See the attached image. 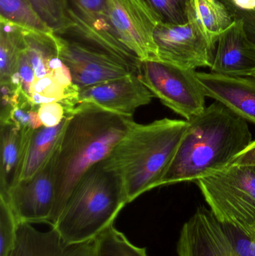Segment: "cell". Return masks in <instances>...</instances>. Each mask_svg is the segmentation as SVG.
<instances>
[{"instance_id":"7a4b0ae2","label":"cell","mask_w":255,"mask_h":256,"mask_svg":"<svg viewBox=\"0 0 255 256\" xmlns=\"http://www.w3.org/2000/svg\"><path fill=\"white\" fill-rule=\"evenodd\" d=\"M187 122L160 186L196 182L221 171L253 141L247 120L218 102Z\"/></svg>"},{"instance_id":"d6986e66","label":"cell","mask_w":255,"mask_h":256,"mask_svg":"<svg viewBox=\"0 0 255 256\" xmlns=\"http://www.w3.org/2000/svg\"><path fill=\"white\" fill-rule=\"evenodd\" d=\"M67 122L68 116L58 126L55 127L43 126L38 129L34 130L19 182L32 177L52 156L58 147Z\"/></svg>"},{"instance_id":"d4e9b609","label":"cell","mask_w":255,"mask_h":256,"mask_svg":"<svg viewBox=\"0 0 255 256\" xmlns=\"http://www.w3.org/2000/svg\"><path fill=\"white\" fill-rule=\"evenodd\" d=\"M18 226L7 198L0 196V256H8L14 248Z\"/></svg>"},{"instance_id":"6da1fadb","label":"cell","mask_w":255,"mask_h":256,"mask_svg":"<svg viewBox=\"0 0 255 256\" xmlns=\"http://www.w3.org/2000/svg\"><path fill=\"white\" fill-rule=\"evenodd\" d=\"M57 148L55 202L49 226L56 224L81 179L104 160L133 124V118L79 104L70 114Z\"/></svg>"},{"instance_id":"ac0fdd59","label":"cell","mask_w":255,"mask_h":256,"mask_svg":"<svg viewBox=\"0 0 255 256\" xmlns=\"http://www.w3.org/2000/svg\"><path fill=\"white\" fill-rule=\"evenodd\" d=\"M189 19L196 20L210 44L215 49L221 34L235 22L219 0H190Z\"/></svg>"},{"instance_id":"7402d4cb","label":"cell","mask_w":255,"mask_h":256,"mask_svg":"<svg viewBox=\"0 0 255 256\" xmlns=\"http://www.w3.org/2000/svg\"><path fill=\"white\" fill-rule=\"evenodd\" d=\"M95 256H148L145 248L132 244L113 225L96 238Z\"/></svg>"},{"instance_id":"2e32d148","label":"cell","mask_w":255,"mask_h":256,"mask_svg":"<svg viewBox=\"0 0 255 256\" xmlns=\"http://www.w3.org/2000/svg\"><path fill=\"white\" fill-rule=\"evenodd\" d=\"M8 256H95V239L67 244L54 228L40 231L32 224H19L16 243Z\"/></svg>"},{"instance_id":"44dd1931","label":"cell","mask_w":255,"mask_h":256,"mask_svg":"<svg viewBox=\"0 0 255 256\" xmlns=\"http://www.w3.org/2000/svg\"><path fill=\"white\" fill-rule=\"evenodd\" d=\"M0 19L27 31L46 34L55 33L27 0H0Z\"/></svg>"},{"instance_id":"8fae6325","label":"cell","mask_w":255,"mask_h":256,"mask_svg":"<svg viewBox=\"0 0 255 256\" xmlns=\"http://www.w3.org/2000/svg\"><path fill=\"white\" fill-rule=\"evenodd\" d=\"M159 61L196 70L212 66L216 49L210 44L196 20L184 25L160 22L154 32Z\"/></svg>"},{"instance_id":"ba28073f","label":"cell","mask_w":255,"mask_h":256,"mask_svg":"<svg viewBox=\"0 0 255 256\" xmlns=\"http://www.w3.org/2000/svg\"><path fill=\"white\" fill-rule=\"evenodd\" d=\"M53 38L58 58L68 68L73 84L80 90L138 74L139 69L92 44L56 33Z\"/></svg>"},{"instance_id":"f546056e","label":"cell","mask_w":255,"mask_h":256,"mask_svg":"<svg viewBox=\"0 0 255 256\" xmlns=\"http://www.w3.org/2000/svg\"><path fill=\"white\" fill-rule=\"evenodd\" d=\"M253 76H255V72L254 75H253Z\"/></svg>"},{"instance_id":"e0dca14e","label":"cell","mask_w":255,"mask_h":256,"mask_svg":"<svg viewBox=\"0 0 255 256\" xmlns=\"http://www.w3.org/2000/svg\"><path fill=\"white\" fill-rule=\"evenodd\" d=\"M0 124V195L7 196L20 180L34 129L16 127L10 121Z\"/></svg>"},{"instance_id":"3957f363","label":"cell","mask_w":255,"mask_h":256,"mask_svg":"<svg viewBox=\"0 0 255 256\" xmlns=\"http://www.w3.org/2000/svg\"><path fill=\"white\" fill-rule=\"evenodd\" d=\"M187 126V120L166 118L146 124L134 122L102 161L121 179L127 204L160 186Z\"/></svg>"},{"instance_id":"83f0119b","label":"cell","mask_w":255,"mask_h":256,"mask_svg":"<svg viewBox=\"0 0 255 256\" xmlns=\"http://www.w3.org/2000/svg\"><path fill=\"white\" fill-rule=\"evenodd\" d=\"M17 73L25 94L29 98L31 86L34 80V70L25 52V48L21 51L18 60Z\"/></svg>"},{"instance_id":"277c9868","label":"cell","mask_w":255,"mask_h":256,"mask_svg":"<svg viewBox=\"0 0 255 256\" xmlns=\"http://www.w3.org/2000/svg\"><path fill=\"white\" fill-rule=\"evenodd\" d=\"M126 204L121 179L100 162L81 179L52 228L66 243H85L113 226Z\"/></svg>"},{"instance_id":"30bf717a","label":"cell","mask_w":255,"mask_h":256,"mask_svg":"<svg viewBox=\"0 0 255 256\" xmlns=\"http://www.w3.org/2000/svg\"><path fill=\"white\" fill-rule=\"evenodd\" d=\"M118 40L141 62L158 60L154 32L160 20L145 0H106Z\"/></svg>"},{"instance_id":"603a6c76","label":"cell","mask_w":255,"mask_h":256,"mask_svg":"<svg viewBox=\"0 0 255 256\" xmlns=\"http://www.w3.org/2000/svg\"><path fill=\"white\" fill-rule=\"evenodd\" d=\"M160 22L184 25L189 22L190 0H145Z\"/></svg>"},{"instance_id":"9a60e30c","label":"cell","mask_w":255,"mask_h":256,"mask_svg":"<svg viewBox=\"0 0 255 256\" xmlns=\"http://www.w3.org/2000/svg\"><path fill=\"white\" fill-rule=\"evenodd\" d=\"M207 97L255 124V76H233L197 72Z\"/></svg>"},{"instance_id":"5bb4252c","label":"cell","mask_w":255,"mask_h":256,"mask_svg":"<svg viewBox=\"0 0 255 256\" xmlns=\"http://www.w3.org/2000/svg\"><path fill=\"white\" fill-rule=\"evenodd\" d=\"M217 44L211 72L233 76L254 75L255 44L247 36L243 21L235 20Z\"/></svg>"},{"instance_id":"4fadbf2b","label":"cell","mask_w":255,"mask_h":256,"mask_svg":"<svg viewBox=\"0 0 255 256\" xmlns=\"http://www.w3.org/2000/svg\"><path fill=\"white\" fill-rule=\"evenodd\" d=\"M154 98L137 74L81 90L79 104L96 105L105 110L133 118L138 108L149 104Z\"/></svg>"},{"instance_id":"4dcf8cb0","label":"cell","mask_w":255,"mask_h":256,"mask_svg":"<svg viewBox=\"0 0 255 256\" xmlns=\"http://www.w3.org/2000/svg\"><path fill=\"white\" fill-rule=\"evenodd\" d=\"M254 232L255 233V230H254Z\"/></svg>"},{"instance_id":"52a82bcc","label":"cell","mask_w":255,"mask_h":256,"mask_svg":"<svg viewBox=\"0 0 255 256\" xmlns=\"http://www.w3.org/2000/svg\"><path fill=\"white\" fill-rule=\"evenodd\" d=\"M137 74L154 97L187 121L207 108V96L196 70L147 60L141 62Z\"/></svg>"},{"instance_id":"ffe728a7","label":"cell","mask_w":255,"mask_h":256,"mask_svg":"<svg viewBox=\"0 0 255 256\" xmlns=\"http://www.w3.org/2000/svg\"><path fill=\"white\" fill-rule=\"evenodd\" d=\"M0 20V84H4L17 73L18 60L25 42L22 28Z\"/></svg>"},{"instance_id":"cb8c5ba5","label":"cell","mask_w":255,"mask_h":256,"mask_svg":"<svg viewBox=\"0 0 255 256\" xmlns=\"http://www.w3.org/2000/svg\"><path fill=\"white\" fill-rule=\"evenodd\" d=\"M37 14L57 34L68 28L63 0H27Z\"/></svg>"},{"instance_id":"4316f807","label":"cell","mask_w":255,"mask_h":256,"mask_svg":"<svg viewBox=\"0 0 255 256\" xmlns=\"http://www.w3.org/2000/svg\"><path fill=\"white\" fill-rule=\"evenodd\" d=\"M39 117L44 127L58 126L67 116L65 108L59 102L43 104L37 110Z\"/></svg>"},{"instance_id":"5b68a950","label":"cell","mask_w":255,"mask_h":256,"mask_svg":"<svg viewBox=\"0 0 255 256\" xmlns=\"http://www.w3.org/2000/svg\"><path fill=\"white\" fill-rule=\"evenodd\" d=\"M196 184L217 219L255 234V167L230 165Z\"/></svg>"},{"instance_id":"8992f818","label":"cell","mask_w":255,"mask_h":256,"mask_svg":"<svg viewBox=\"0 0 255 256\" xmlns=\"http://www.w3.org/2000/svg\"><path fill=\"white\" fill-rule=\"evenodd\" d=\"M178 256H255V234L221 222L210 209L198 208L184 224Z\"/></svg>"},{"instance_id":"9c48e42d","label":"cell","mask_w":255,"mask_h":256,"mask_svg":"<svg viewBox=\"0 0 255 256\" xmlns=\"http://www.w3.org/2000/svg\"><path fill=\"white\" fill-rule=\"evenodd\" d=\"M63 3L69 26L60 34L92 44L139 69L140 60L115 34L109 20L106 0H63Z\"/></svg>"},{"instance_id":"7c38bea8","label":"cell","mask_w":255,"mask_h":256,"mask_svg":"<svg viewBox=\"0 0 255 256\" xmlns=\"http://www.w3.org/2000/svg\"><path fill=\"white\" fill-rule=\"evenodd\" d=\"M57 148L32 177L19 182L7 196L0 195L7 198L18 224L49 225L55 202Z\"/></svg>"},{"instance_id":"484cf974","label":"cell","mask_w":255,"mask_h":256,"mask_svg":"<svg viewBox=\"0 0 255 256\" xmlns=\"http://www.w3.org/2000/svg\"><path fill=\"white\" fill-rule=\"evenodd\" d=\"M235 20L244 22L246 32L255 44V0H219Z\"/></svg>"},{"instance_id":"f1b7e54d","label":"cell","mask_w":255,"mask_h":256,"mask_svg":"<svg viewBox=\"0 0 255 256\" xmlns=\"http://www.w3.org/2000/svg\"><path fill=\"white\" fill-rule=\"evenodd\" d=\"M230 165L250 166L255 167V140L235 158ZM229 165V166H230Z\"/></svg>"}]
</instances>
